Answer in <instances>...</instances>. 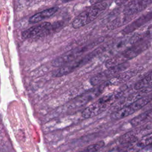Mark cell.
I'll list each match as a JSON object with an SVG mask.
<instances>
[{
    "mask_svg": "<svg viewBox=\"0 0 152 152\" xmlns=\"http://www.w3.org/2000/svg\"><path fill=\"white\" fill-rule=\"evenodd\" d=\"M100 41H97L91 44L87 45L86 46H82L80 47L76 48L71 50L68 51L65 53L62 54V55L57 57L56 58L54 59L51 64L53 66L56 68H59L62 66H64L68 63L80 58L82 55L88 51L89 49L93 48L96 45H97Z\"/></svg>",
    "mask_w": 152,
    "mask_h": 152,
    "instance_id": "obj_5",
    "label": "cell"
},
{
    "mask_svg": "<svg viewBox=\"0 0 152 152\" xmlns=\"http://www.w3.org/2000/svg\"><path fill=\"white\" fill-rule=\"evenodd\" d=\"M151 4L152 0H131L125 6L124 14L131 17L144 10Z\"/></svg>",
    "mask_w": 152,
    "mask_h": 152,
    "instance_id": "obj_9",
    "label": "cell"
},
{
    "mask_svg": "<svg viewBox=\"0 0 152 152\" xmlns=\"http://www.w3.org/2000/svg\"><path fill=\"white\" fill-rule=\"evenodd\" d=\"M104 145L103 141H100L97 142L87 146L85 149L78 152H97Z\"/></svg>",
    "mask_w": 152,
    "mask_h": 152,
    "instance_id": "obj_16",
    "label": "cell"
},
{
    "mask_svg": "<svg viewBox=\"0 0 152 152\" xmlns=\"http://www.w3.org/2000/svg\"><path fill=\"white\" fill-rule=\"evenodd\" d=\"M136 152H152V144L143 148H141Z\"/></svg>",
    "mask_w": 152,
    "mask_h": 152,
    "instance_id": "obj_17",
    "label": "cell"
},
{
    "mask_svg": "<svg viewBox=\"0 0 152 152\" xmlns=\"http://www.w3.org/2000/svg\"><path fill=\"white\" fill-rule=\"evenodd\" d=\"M106 0H89V2L91 5H93V4H96L97 3H100V2H104Z\"/></svg>",
    "mask_w": 152,
    "mask_h": 152,
    "instance_id": "obj_19",
    "label": "cell"
},
{
    "mask_svg": "<svg viewBox=\"0 0 152 152\" xmlns=\"http://www.w3.org/2000/svg\"><path fill=\"white\" fill-rule=\"evenodd\" d=\"M104 49L105 47H99L96 49L88 53V54L84 56H82L80 58L68 63L64 66L59 67L58 69H56L53 72V75L56 77H59L70 74L77 68L86 64L87 62L94 58L97 55L103 52Z\"/></svg>",
    "mask_w": 152,
    "mask_h": 152,
    "instance_id": "obj_4",
    "label": "cell"
},
{
    "mask_svg": "<svg viewBox=\"0 0 152 152\" xmlns=\"http://www.w3.org/2000/svg\"><path fill=\"white\" fill-rule=\"evenodd\" d=\"M151 20H152V11L144 14L129 24L122 30V33L124 35L130 34L136 30L139 29L142 26L150 22Z\"/></svg>",
    "mask_w": 152,
    "mask_h": 152,
    "instance_id": "obj_10",
    "label": "cell"
},
{
    "mask_svg": "<svg viewBox=\"0 0 152 152\" xmlns=\"http://www.w3.org/2000/svg\"><path fill=\"white\" fill-rule=\"evenodd\" d=\"M150 45V42L147 40L138 42L122 52L117 53L109 59L105 63L106 67L109 68L124 64L128 60L135 58L145 50Z\"/></svg>",
    "mask_w": 152,
    "mask_h": 152,
    "instance_id": "obj_1",
    "label": "cell"
},
{
    "mask_svg": "<svg viewBox=\"0 0 152 152\" xmlns=\"http://www.w3.org/2000/svg\"><path fill=\"white\" fill-rule=\"evenodd\" d=\"M62 26L61 22L55 23L53 24L50 22H43L38 25L32 26L21 33V37L23 39H35L43 37L53 31L55 28Z\"/></svg>",
    "mask_w": 152,
    "mask_h": 152,
    "instance_id": "obj_6",
    "label": "cell"
},
{
    "mask_svg": "<svg viewBox=\"0 0 152 152\" xmlns=\"http://www.w3.org/2000/svg\"><path fill=\"white\" fill-rule=\"evenodd\" d=\"M107 7V4L105 2L91 5L74 19L72 22V27L74 28H79L86 26L94 20Z\"/></svg>",
    "mask_w": 152,
    "mask_h": 152,
    "instance_id": "obj_2",
    "label": "cell"
},
{
    "mask_svg": "<svg viewBox=\"0 0 152 152\" xmlns=\"http://www.w3.org/2000/svg\"><path fill=\"white\" fill-rule=\"evenodd\" d=\"M151 100L152 95L142 96L115 111L112 115V118L114 119H121L127 117L140 110L150 103Z\"/></svg>",
    "mask_w": 152,
    "mask_h": 152,
    "instance_id": "obj_7",
    "label": "cell"
},
{
    "mask_svg": "<svg viewBox=\"0 0 152 152\" xmlns=\"http://www.w3.org/2000/svg\"><path fill=\"white\" fill-rule=\"evenodd\" d=\"M152 119V109L148 110L144 113L135 116L131 121L130 123L132 126H137L145 121H148Z\"/></svg>",
    "mask_w": 152,
    "mask_h": 152,
    "instance_id": "obj_15",
    "label": "cell"
},
{
    "mask_svg": "<svg viewBox=\"0 0 152 152\" xmlns=\"http://www.w3.org/2000/svg\"><path fill=\"white\" fill-rule=\"evenodd\" d=\"M139 31L134 34L138 42L145 40L152 37V21L148 23L139 28Z\"/></svg>",
    "mask_w": 152,
    "mask_h": 152,
    "instance_id": "obj_12",
    "label": "cell"
},
{
    "mask_svg": "<svg viewBox=\"0 0 152 152\" xmlns=\"http://www.w3.org/2000/svg\"><path fill=\"white\" fill-rule=\"evenodd\" d=\"M128 66V65L125 62L121 65L109 68L107 70L99 73L93 77L90 80V83L93 86H96L100 83H103L121 73V72L126 69Z\"/></svg>",
    "mask_w": 152,
    "mask_h": 152,
    "instance_id": "obj_8",
    "label": "cell"
},
{
    "mask_svg": "<svg viewBox=\"0 0 152 152\" xmlns=\"http://www.w3.org/2000/svg\"><path fill=\"white\" fill-rule=\"evenodd\" d=\"M151 86H152V71L139 80L135 84L134 88L137 90H141L148 88Z\"/></svg>",
    "mask_w": 152,
    "mask_h": 152,
    "instance_id": "obj_14",
    "label": "cell"
},
{
    "mask_svg": "<svg viewBox=\"0 0 152 152\" xmlns=\"http://www.w3.org/2000/svg\"><path fill=\"white\" fill-rule=\"evenodd\" d=\"M129 0H115V2L118 5H121L124 4H125Z\"/></svg>",
    "mask_w": 152,
    "mask_h": 152,
    "instance_id": "obj_18",
    "label": "cell"
},
{
    "mask_svg": "<svg viewBox=\"0 0 152 152\" xmlns=\"http://www.w3.org/2000/svg\"><path fill=\"white\" fill-rule=\"evenodd\" d=\"M121 94V92H118L102 97L97 101L86 107L82 112V116L84 118H90L99 115L114 103Z\"/></svg>",
    "mask_w": 152,
    "mask_h": 152,
    "instance_id": "obj_3",
    "label": "cell"
},
{
    "mask_svg": "<svg viewBox=\"0 0 152 152\" xmlns=\"http://www.w3.org/2000/svg\"><path fill=\"white\" fill-rule=\"evenodd\" d=\"M58 10V8L57 7H52L50 8L44 10L30 17L28 20V22L30 24H34L42 21L52 16L54 14H55L57 12Z\"/></svg>",
    "mask_w": 152,
    "mask_h": 152,
    "instance_id": "obj_11",
    "label": "cell"
},
{
    "mask_svg": "<svg viewBox=\"0 0 152 152\" xmlns=\"http://www.w3.org/2000/svg\"><path fill=\"white\" fill-rule=\"evenodd\" d=\"M138 72V69H132V70H128L126 71H124V72L119 73L112 78H111L109 82L112 84H115V83H118L120 82L124 81L131 77H133Z\"/></svg>",
    "mask_w": 152,
    "mask_h": 152,
    "instance_id": "obj_13",
    "label": "cell"
}]
</instances>
